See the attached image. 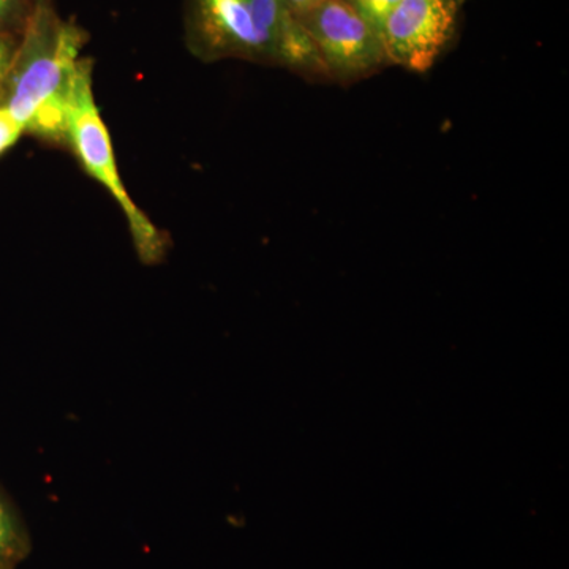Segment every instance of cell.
Wrapping results in <instances>:
<instances>
[{
  "label": "cell",
  "mask_w": 569,
  "mask_h": 569,
  "mask_svg": "<svg viewBox=\"0 0 569 569\" xmlns=\"http://www.w3.org/2000/svg\"><path fill=\"white\" fill-rule=\"evenodd\" d=\"M182 20L198 61L238 59L328 80L316 44L283 0H182Z\"/></svg>",
  "instance_id": "1"
},
{
  "label": "cell",
  "mask_w": 569,
  "mask_h": 569,
  "mask_svg": "<svg viewBox=\"0 0 569 569\" xmlns=\"http://www.w3.org/2000/svg\"><path fill=\"white\" fill-rule=\"evenodd\" d=\"M346 2L356 13L361 14L372 28L380 32L385 21L388 20L391 11L399 6L400 0H346Z\"/></svg>",
  "instance_id": "8"
},
{
  "label": "cell",
  "mask_w": 569,
  "mask_h": 569,
  "mask_svg": "<svg viewBox=\"0 0 569 569\" xmlns=\"http://www.w3.org/2000/svg\"><path fill=\"white\" fill-rule=\"evenodd\" d=\"M463 0H400L381 28L389 66L426 73L447 50Z\"/></svg>",
  "instance_id": "5"
},
{
  "label": "cell",
  "mask_w": 569,
  "mask_h": 569,
  "mask_svg": "<svg viewBox=\"0 0 569 569\" xmlns=\"http://www.w3.org/2000/svg\"><path fill=\"white\" fill-rule=\"evenodd\" d=\"M88 41V31L52 0L37 2L0 93V104L29 137L66 149L71 84Z\"/></svg>",
  "instance_id": "2"
},
{
  "label": "cell",
  "mask_w": 569,
  "mask_h": 569,
  "mask_svg": "<svg viewBox=\"0 0 569 569\" xmlns=\"http://www.w3.org/2000/svg\"><path fill=\"white\" fill-rule=\"evenodd\" d=\"M463 2H466V0H463Z\"/></svg>",
  "instance_id": "12"
},
{
  "label": "cell",
  "mask_w": 569,
  "mask_h": 569,
  "mask_svg": "<svg viewBox=\"0 0 569 569\" xmlns=\"http://www.w3.org/2000/svg\"><path fill=\"white\" fill-rule=\"evenodd\" d=\"M18 40H20V37L0 36V93H2L3 84H6L11 62H13Z\"/></svg>",
  "instance_id": "10"
},
{
  "label": "cell",
  "mask_w": 569,
  "mask_h": 569,
  "mask_svg": "<svg viewBox=\"0 0 569 569\" xmlns=\"http://www.w3.org/2000/svg\"><path fill=\"white\" fill-rule=\"evenodd\" d=\"M39 0H0V36L20 37Z\"/></svg>",
  "instance_id": "7"
},
{
  "label": "cell",
  "mask_w": 569,
  "mask_h": 569,
  "mask_svg": "<svg viewBox=\"0 0 569 569\" xmlns=\"http://www.w3.org/2000/svg\"><path fill=\"white\" fill-rule=\"evenodd\" d=\"M31 549V535L20 511L0 489V569H17Z\"/></svg>",
  "instance_id": "6"
},
{
  "label": "cell",
  "mask_w": 569,
  "mask_h": 569,
  "mask_svg": "<svg viewBox=\"0 0 569 569\" xmlns=\"http://www.w3.org/2000/svg\"><path fill=\"white\" fill-rule=\"evenodd\" d=\"M298 20L316 44L328 80L351 84L389 66L380 32L346 0H325Z\"/></svg>",
  "instance_id": "4"
},
{
  "label": "cell",
  "mask_w": 569,
  "mask_h": 569,
  "mask_svg": "<svg viewBox=\"0 0 569 569\" xmlns=\"http://www.w3.org/2000/svg\"><path fill=\"white\" fill-rule=\"evenodd\" d=\"M92 73L93 62L84 58L71 84L66 149L77 157L82 170L91 176L93 181L99 182L121 208L134 252L141 263H163L170 252V236L160 230L146 212L138 208L122 181L110 130L93 96Z\"/></svg>",
  "instance_id": "3"
},
{
  "label": "cell",
  "mask_w": 569,
  "mask_h": 569,
  "mask_svg": "<svg viewBox=\"0 0 569 569\" xmlns=\"http://www.w3.org/2000/svg\"><path fill=\"white\" fill-rule=\"evenodd\" d=\"M283 2L287 3L288 9L293 11L295 17L299 18L307 13V11L316 9L325 0H283Z\"/></svg>",
  "instance_id": "11"
},
{
  "label": "cell",
  "mask_w": 569,
  "mask_h": 569,
  "mask_svg": "<svg viewBox=\"0 0 569 569\" xmlns=\"http://www.w3.org/2000/svg\"><path fill=\"white\" fill-rule=\"evenodd\" d=\"M24 134L21 123L0 104V157L11 151Z\"/></svg>",
  "instance_id": "9"
}]
</instances>
